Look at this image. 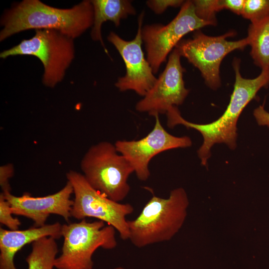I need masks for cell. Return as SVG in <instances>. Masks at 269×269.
<instances>
[{"label": "cell", "instance_id": "1", "mask_svg": "<svg viewBox=\"0 0 269 269\" xmlns=\"http://www.w3.org/2000/svg\"><path fill=\"white\" fill-rule=\"evenodd\" d=\"M233 67L235 74L234 90L226 110L217 120L206 124L190 122L181 116L176 106L171 107L166 114L168 128L182 125L187 128L195 129L202 134L203 142L197 153L203 165H206L211 156V148L214 144L224 143L232 149L236 148L237 123L240 115L258 92L269 85V69L262 70L255 78L247 79L241 74L240 59H234Z\"/></svg>", "mask_w": 269, "mask_h": 269}, {"label": "cell", "instance_id": "2", "mask_svg": "<svg viewBox=\"0 0 269 269\" xmlns=\"http://www.w3.org/2000/svg\"><path fill=\"white\" fill-rule=\"evenodd\" d=\"M94 9L91 0H84L70 8H59L39 0H23L5 10L0 19L2 41L29 29H54L73 39L92 27Z\"/></svg>", "mask_w": 269, "mask_h": 269}, {"label": "cell", "instance_id": "3", "mask_svg": "<svg viewBox=\"0 0 269 269\" xmlns=\"http://www.w3.org/2000/svg\"><path fill=\"white\" fill-rule=\"evenodd\" d=\"M188 204L182 188L171 190L166 198L153 195L136 218L128 220L129 240L138 248L170 240L182 227Z\"/></svg>", "mask_w": 269, "mask_h": 269}, {"label": "cell", "instance_id": "4", "mask_svg": "<svg viewBox=\"0 0 269 269\" xmlns=\"http://www.w3.org/2000/svg\"><path fill=\"white\" fill-rule=\"evenodd\" d=\"M80 167L87 182L109 198L121 202L129 194L128 179L134 170L115 144L104 141L91 146L83 156Z\"/></svg>", "mask_w": 269, "mask_h": 269}, {"label": "cell", "instance_id": "5", "mask_svg": "<svg viewBox=\"0 0 269 269\" xmlns=\"http://www.w3.org/2000/svg\"><path fill=\"white\" fill-rule=\"evenodd\" d=\"M61 235L64 241L55 262L57 269H93L92 256L98 248L111 250L117 246L116 229L100 220L63 224Z\"/></svg>", "mask_w": 269, "mask_h": 269}, {"label": "cell", "instance_id": "6", "mask_svg": "<svg viewBox=\"0 0 269 269\" xmlns=\"http://www.w3.org/2000/svg\"><path fill=\"white\" fill-rule=\"evenodd\" d=\"M30 39H23L18 44L3 50L0 57L32 55L43 64L42 83L54 88L64 78L66 71L75 57L74 39L54 29H36Z\"/></svg>", "mask_w": 269, "mask_h": 269}, {"label": "cell", "instance_id": "7", "mask_svg": "<svg viewBox=\"0 0 269 269\" xmlns=\"http://www.w3.org/2000/svg\"><path fill=\"white\" fill-rule=\"evenodd\" d=\"M66 175L72 184L74 194L71 217L79 220L90 217L103 221L114 227L122 240H129L126 217L133 212V206L109 198L93 188L80 172L69 170Z\"/></svg>", "mask_w": 269, "mask_h": 269}, {"label": "cell", "instance_id": "8", "mask_svg": "<svg viewBox=\"0 0 269 269\" xmlns=\"http://www.w3.org/2000/svg\"><path fill=\"white\" fill-rule=\"evenodd\" d=\"M235 35L230 31L218 36H210L200 29L194 31L191 38L182 39L176 48L181 57L200 72L206 85L215 90L221 86V63L229 53L235 50H243L248 45L247 38L229 41L227 38Z\"/></svg>", "mask_w": 269, "mask_h": 269}, {"label": "cell", "instance_id": "9", "mask_svg": "<svg viewBox=\"0 0 269 269\" xmlns=\"http://www.w3.org/2000/svg\"><path fill=\"white\" fill-rule=\"evenodd\" d=\"M207 25H211L196 15L192 0H186L176 16L168 24L142 26L141 35L146 58L153 73L158 72L169 54L184 35Z\"/></svg>", "mask_w": 269, "mask_h": 269}, {"label": "cell", "instance_id": "10", "mask_svg": "<svg viewBox=\"0 0 269 269\" xmlns=\"http://www.w3.org/2000/svg\"><path fill=\"white\" fill-rule=\"evenodd\" d=\"M144 16L142 11L138 17L137 30L133 39L126 40L113 31L107 37L121 56L126 67L125 75L118 78L115 86L121 92L131 90L142 97L157 80L142 49L141 30Z\"/></svg>", "mask_w": 269, "mask_h": 269}, {"label": "cell", "instance_id": "11", "mask_svg": "<svg viewBox=\"0 0 269 269\" xmlns=\"http://www.w3.org/2000/svg\"><path fill=\"white\" fill-rule=\"evenodd\" d=\"M154 118V127L145 136L138 140H118L115 143L117 151L132 165L137 178L143 181L150 175L149 164L154 156L166 150L192 145L189 137L171 134L161 125L159 116Z\"/></svg>", "mask_w": 269, "mask_h": 269}, {"label": "cell", "instance_id": "12", "mask_svg": "<svg viewBox=\"0 0 269 269\" xmlns=\"http://www.w3.org/2000/svg\"><path fill=\"white\" fill-rule=\"evenodd\" d=\"M180 58L178 50L174 48L154 85L136 104L137 111L155 117L166 114L171 107L183 104L189 90L185 87L183 73L185 69L181 64Z\"/></svg>", "mask_w": 269, "mask_h": 269}, {"label": "cell", "instance_id": "13", "mask_svg": "<svg viewBox=\"0 0 269 269\" xmlns=\"http://www.w3.org/2000/svg\"><path fill=\"white\" fill-rule=\"evenodd\" d=\"M72 194L73 187L68 181L59 191L42 197H33L28 193L21 196H14L11 192L3 193L12 214L31 219L36 227L46 225L50 214L60 216L68 222L73 204V200L71 199Z\"/></svg>", "mask_w": 269, "mask_h": 269}, {"label": "cell", "instance_id": "14", "mask_svg": "<svg viewBox=\"0 0 269 269\" xmlns=\"http://www.w3.org/2000/svg\"><path fill=\"white\" fill-rule=\"evenodd\" d=\"M61 227L59 222L23 230H8L0 227V269H17L14 258L17 252L26 245L44 237L60 239L62 237Z\"/></svg>", "mask_w": 269, "mask_h": 269}, {"label": "cell", "instance_id": "15", "mask_svg": "<svg viewBox=\"0 0 269 269\" xmlns=\"http://www.w3.org/2000/svg\"><path fill=\"white\" fill-rule=\"evenodd\" d=\"M94 9V20L91 32V38L99 41L105 51H108L102 36V25L108 20L119 27L121 21L136 14V10L129 0H91Z\"/></svg>", "mask_w": 269, "mask_h": 269}, {"label": "cell", "instance_id": "16", "mask_svg": "<svg viewBox=\"0 0 269 269\" xmlns=\"http://www.w3.org/2000/svg\"><path fill=\"white\" fill-rule=\"evenodd\" d=\"M246 38L254 64L262 70L269 69V17L251 23Z\"/></svg>", "mask_w": 269, "mask_h": 269}, {"label": "cell", "instance_id": "17", "mask_svg": "<svg viewBox=\"0 0 269 269\" xmlns=\"http://www.w3.org/2000/svg\"><path fill=\"white\" fill-rule=\"evenodd\" d=\"M58 252L56 239L44 237L32 243V250L25 259L28 269H53Z\"/></svg>", "mask_w": 269, "mask_h": 269}, {"label": "cell", "instance_id": "18", "mask_svg": "<svg viewBox=\"0 0 269 269\" xmlns=\"http://www.w3.org/2000/svg\"><path fill=\"white\" fill-rule=\"evenodd\" d=\"M195 12L201 19L215 26L216 14L223 9L221 0H193Z\"/></svg>", "mask_w": 269, "mask_h": 269}, {"label": "cell", "instance_id": "19", "mask_svg": "<svg viewBox=\"0 0 269 269\" xmlns=\"http://www.w3.org/2000/svg\"><path fill=\"white\" fill-rule=\"evenodd\" d=\"M242 16L251 23L261 21L269 17V0H245Z\"/></svg>", "mask_w": 269, "mask_h": 269}, {"label": "cell", "instance_id": "20", "mask_svg": "<svg viewBox=\"0 0 269 269\" xmlns=\"http://www.w3.org/2000/svg\"><path fill=\"white\" fill-rule=\"evenodd\" d=\"M11 206L5 199L3 193L0 194V223L10 230H18L21 222L17 218H14Z\"/></svg>", "mask_w": 269, "mask_h": 269}, {"label": "cell", "instance_id": "21", "mask_svg": "<svg viewBox=\"0 0 269 269\" xmlns=\"http://www.w3.org/2000/svg\"><path fill=\"white\" fill-rule=\"evenodd\" d=\"M184 2L183 0H148L146 4L155 14H161L168 7L181 6Z\"/></svg>", "mask_w": 269, "mask_h": 269}, {"label": "cell", "instance_id": "22", "mask_svg": "<svg viewBox=\"0 0 269 269\" xmlns=\"http://www.w3.org/2000/svg\"><path fill=\"white\" fill-rule=\"evenodd\" d=\"M14 166L8 163L0 167V186L3 193L11 192V187L9 179L14 175Z\"/></svg>", "mask_w": 269, "mask_h": 269}, {"label": "cell", "instance_id": "23", "mask_svg": "<svg viewBox=\"0 0 269 269\" xmlns=\"http://www.w3.org/2000/svg\"><path fill=\"white\" fill-rule=\"evenodd\" d=\"M245 0H221L223 9H227L238 14L242 15Z\"/></svg>", "mask_w": 269, "mask_h": 269}, {"label": "cell", "instance_id": "24", "mask_svg": "<svg viewBox=\"0 0 269 269\" xmlns=\"http://www.w3.org/2000/svg\"><path fill=\"white\" fill-rule=\"evenodd\" d=\"M253 114L259 125L269 127V113L263 106H260L255 109Z\"/></svg>", "mask_w": 269, "mask_h": 269}, {"label": "cell", "instance_id": "25", "mask_svg": "<svg viewBox=\"0 0 269 269\" xmlns=\"http://www.w3.org/2000/svg\"><path fill=\"white\" fill-rule=\"evenodd\" d=\"M114 269H125L123 268V267H119L115 268Z\"/></svg>", "mask_w": 269, "mask_h": 269}]
</instances>
